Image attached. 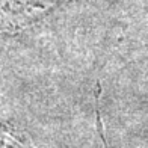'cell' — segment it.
I'll return each mask as SVG.
<instances>
[{
  "label": "cell",
  "mask_w": 148,
  "mask_h": 148,
  "mask_svg": "<svg viewBox=\"0 0 148 148\" xmlns=\"http://www.w3.org/2000/svg\"><path fill=\"white\" fill-rule=\"evenodd\" d=\"M71 0H0L3 20L12 27H23L44 18Z\"/></svg>",
  "instance_id": "obj_1"
}]
</instances>
